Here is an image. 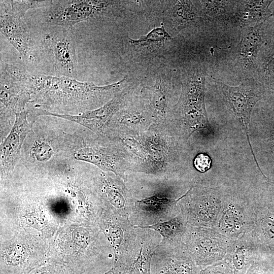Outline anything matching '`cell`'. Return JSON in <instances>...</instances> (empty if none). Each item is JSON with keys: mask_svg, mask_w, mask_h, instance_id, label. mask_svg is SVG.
Returning a JSON list of instances; mask_svg holds the SVG:
<instances>
[{"mask_svg": "<svg viewBox=\"0 0 274 274\" xmlns=\"http://www.w3.org/2000/svg\"><path fill=\"white\" fill-rule=\"evenodd\" d=\"M35 108L59 114L98 108L124 89L127 78L105 86L65 77L33 75Z\"/></svg>", "mask_w": 274, "mask_h": 274, "instance_id": "cell-1", "label": "cell"}, {"mask_svg": "<svg viewBox=\"0 0 274 274\" xmlns=\"http://www.w3.org/2000/svg\"><path fill=\"white\" fill-rule=\"evenodd\" d=\"M170 178L153 176L149 185H143L140 191L129 190L133 206L129 219L135 227L150 226L170 220L180 214L175 187Z\"/></svg>", "mask_w": 274, "mask_h": 274, "instance_id": "cell-2", "label": "cell"}, {"mask_svg": "<svg viewBox=\"0 0 274 274\" xmlns=\"http://www.w3.org/2000/svg\"><path fill=\"white\" fill-rule=\"evenodd\" d=\"M172 131L168 124H153L144 132L132 133L142 149L137 172L170 178L176 148Z\"/></svg>", "mask_w": 274, "mask_h": 274, "instance_id": "cell-3", "label": "cell"}, {"mask_svg": "<svg viewBox=\"0 0 274 274\" xmlns=\"http://www.w3.org/2000/svg\"><path fill=\"white\" fill-rule=\"evenodd\" d=\"M207 70L204 63H197L182 73L181 94L172 110L174 118L182 124H203L207 121L204 104Z\"/></svg>", "mask_w": 274, "mask_h": 274, "instance_id": "cell-4", "label": "cell"}, {"mask_svg": "<svg viewBox=\"0 0 274 274\" xmlns=\"http://www.w3.org/2000/svg\"><path fill=\"white\" fill-rule=\"evenodd\" d=\"M120 2L115 1H48L43 9L48 24L72 28L79 22L109 14Z\"/></svg>", "mask_w": 274, "mask_h": 274, "instance_id": "cell-5", "label": "cell"}, {"mask_svg": "<svg viewBox=\"0 0 274 274\" xmlns=\"http://www.w3.org/2000/svg\"><path fill=\"white\" fill-rule=\"evenodd\" d=\"M1 102L15 113L25 110L33 94V75L22 67L1 63Z\"/></svg>", "mask_w": 274, "mask_h": 274, "instance_id": "cell-6", "label": "cell"}, {"mask_svg": "<svg viewBox=\"0 0 274 274\" xmlns=\"http://www.w3.org/2000/svg\"><path fill=\"white\" fill-rule=\"evenodd\" d=\"M211 79L221 91L232 113L242 124L247 136L251 114L256 103L264 98L263 93L257 82L253 78L242 80L237 86H232L211 77Z\"/></svg>", "mask_w": 274, "mask_h": 274, "instance_id": "cell-7", "label": "cell"}, {"mask_svg": "<svg viewBox=\"0 0 274 274\" xmlns=\"http://www.w3.org/2000/svg\"><path fill=\"white\" fill-rule=\"evenodd\" d=\"M271 17L255 25L242 29L238 42L231 54L242 80L253 78L257 55L267 38Z\"/></svg>", "mask_w": 274, "mask_h": 274, "instance_id": "cell-8", "label": "cell"}, {"mask_svg": "<svg viewBox=\"0 0 274 274\" xmlns=\"http://www.w3.org/2000/svg\"><path fill=\"white\" fill-rule=\"evenodd\" d=\"M55 76L75 79L77 73L76 41L71 28L59 27L44 39Z\"/></svg>", "mask_w": 274, "mask_h": 274, "instance_id": "cell-9", "label": "cell"}, {"mask_svg": "<svg viewBox=\"0 0 274 274\" xmlns=\"http://www.w3.org/2000/svg\"><path fill=\"white\" fill-rule=\"evenodd\" d=\"M130 95V89H124L100 107L76 114H55L37 108L33 112L36 116H52L67 120L101 133L108 128L115 115L129 101Z\"/></svg>", "mask_w": 274, "mask_h": 274, "instance_id": "cell-10", "label": "cell"}, {"mask_svg": "<svg viewBox=\"0 0 274 274\" xmlns=\"http://www.w3.org/2000/svg\"><path fill=\"white\" fill-rule=\"evenodd\" d=\"M76 159L93 164L105 172H111L125 182L131 165L127 154L119 146L116 148L100 146L86 147L75 154Z\"/></svg>", "mask_w": 274, "mask_h": 274, "instance_id": "cell-11", "label": "cell"}, {"mask_svg": "<svg viewBox=\"0 0 274 274\" xmlns=\"http://www.w3.org/2000/svg\"><path fill=\"white\" fill-rule=\"evenodd\" d=\"M106 232L114 252V266H124L135 245L137 228L128 217L115 213Z\"/></svg>", "mask_w": 274, "mask_h": 274, "instance_id": "cell-12", "label": "cell"}, {"mask_svg": "<svg viewBox=\"0 0 274 274\" xmlns=\"http://www.w3.org/2000/svg\"><path fill=\"white\" fill-rule=\"evenodd\" d=\"M142 95L131 97L113 117L111 123L117 129L138 133L147 130L154 124L149 101Z\"/></svg>", "mask_w": 274, "mask_h": 274, "instance_id": "cell-13", "label": "cell"}, {"mask_svg": "<svg viewBox=\"0 0 274 274\" xmlns=\"http://www.w3.org/2000/svg\"><path fill=\"white\" fill-rule=\"evenodd\" d=\"M1 32L25 59L32 56V37L23 18L13 13L5 1H1Z\"/></svg>", "mask_w": 274, "mask_h": 274, "instance_id": "cell-14", "label": "cell"}, {"mask_svg": "<svg viewBox=\"0 0 274 274\" xmlns=\"http://www.w3.org/2000/svg\"><path fill=\"white\" fill-rule=\"evenodd\" d=\"M172 83L170 71L161 66L156 73L154 84L142 90V93L149 101L154 124H167Z\"/></svg>", "mask_w": 274, "mask_h": 274, "instance_id": "cell-15", "label": "cell"}, {"mask_svg": "<svg viewBox=\"0 0 274 274\" xmlns=\"http://www.w3.org/2000/svg\"><path fill=\"white\" fill-rule=\"evenodd\" d=\"M162 21L177 32L191 26L205 27L199 1L165 2Z\"/></svg>", "mask_w": 274, "mask_h": 274, "instance_id": "cell-16", "label": "cell"}, {"mask_svg": "<svg viewBox=\"0 0 274 274\" xmlns=\"http://www.w3.org/2000/svg\"><path fill=\"white\" fill-rule=\"evenodd\" d=\"M253 78L260 86L264 98L274 101V16L266 41L257 55Z\"/></svg>", "mask_w": 274, "mask_h": 274, "instance_id": "cell-17", "label": "cell"}, {"mask_svg": "<svg viewBox=\"0 0 274 274\" xmlns=\"http://www.w3.org/2000/svg\"><path fill=\"white\" fill-rule=\"evenodd\" d=\"M28 113L26 110L15 113L14 125L1 145V166L5 171H11L14 168L24 140L30 130L31 125L27 120Z\"/></svg>", "mask_w": 274, "mask_h": 274, "instance_id": "cell-18", "label": "cell"}, {"mask_svg": "<svg viewBox=\"0 0 274 274\" xmlns=\"http://www.w3.org/2000/svg\"><path fill=\"white\" fill-rule=\"evenodd\" d=\"M150 274H196V270L184 248L164 250L158 247L152 257Z\"/></svg>", "mask_w": 274, "mask_h": 274, "instance_id": "cell-19", "label": "cell"}, {"mask_svg": "<svg viewBox=\"0 0 274 274\" xmlns=\"http://www.w3.org/2000/svg\"><path fill=\"white\" fill-rule=\"evenodd\" d=\"M140 227L148 228L157 231L161 237L158 247L164 250L184 248L189 230L181 214L163 222Z\"/></svg>", "mask_w": 274, "mask_h": 274, "instance_id": "cell-20", "label": "cell"}, {"mask_svg": "<svg viewBox=\"0 0 274 274\" xmlns=\"http://www.w3.org/2000/svg\"><path fill=\"white\" fill-rule=\"evenodd\" d=\"M261 111L259 132L263 164L274 174V101H267Z\"/></svg>", "mask_w": 274, "mask_h": 274, "instance_id": "cell-21", "label": "cell"}, {"mask_svg": "<svg viewBox=\"0 0 274 274\" xmlns=\"http://www.w3.org/2000/svg\"><path fill=\"white\" fill-rule=\"evenodd\" d=\"M273 1H237L235 18L237 26L243 28L273 16Z\"/></svg>", "mask_w": 274, "mask_h": 274, "instance_id": "cell-22", "label": "cell"}, {"mask_svg": "<svg viewBox=\"0 0 274 274\" xmlns=\"http://www.w3.org/2000/svg\"><path fill=\"white\" fill-rule=\"evenodd\" d=\"M114 213L129 217L133 206V199L125 181L118 176L105 178L102 187Z\"/></svg>", "mask_w": 274, "mask_h": 274, "instance_id": "cell-23", "label": "cell"}, {"mask_svg": "<svg viewBox=\"0 0 274 274\" xmlns=\"http://www.w3.org/2000/svg\"><path fill=\"white\" fill-rule=\"evenodd\" d=\"M161 26L152 29L147 34L141 36L136 39L129 38L131 45L137 50L146 53H152L164 47L167 43L173 41L172 38L164 28L163 21Z\"/></svg>", "mask_w": 274, "mask_h": 274, "instance_id": "cell-24", "label": "cell"}, {"mask_svg": "<svg viewBox=\"0 0 274 274\" xmlns=\"http://www.w3.org/2000/svg\"><path fill=\"white\" fill-rule=\"evenodd\" d=\"M10 10L14 14L23 17L30 9L43 8L47 1H5Z\"/></svg>", "mask_w": 274, "mask_h": 274, "instance_id": "cell-25", "label": "cell"}, {"mask_svg": "<svg viewBox=\"0 0 274 274\" xmlns=\"http://www.w3.org/2000/svg\"><path fill=\"white\" fill-rule=\"evenodd\" d=\"M262 227L267 238L274 245V215L269 214L263 217Z\"/></svg>", "mask_w": 274, "mask_h": 274, "instance_id": "cell-26", "label": "cell"}, {"mask_svg": "<svg viewBox=\"0 0 274 274\" xmlns=\"http://www.w3.org/2000/svg\"><path fill=\"white\" fill-rule=\"evenodd\" d=\"M34 155L36 158L41 161L48 160L51 156V148L49 145L44 143L37 145L33 149Z\"/></svg>", "mask_w": 274, "mask_h": 274, "instance_id": "cell-27", "label": "cell"}, {"mask_svg": "<svg viewBox=\"0 0 274 274\" xmlns=\"http://www.w3.org/2000/svg\"><path fill=\"white\" fill-rule=\"evenodd\" d=\"M211 160L209 157L203 154L198 155L194 160L195 168L200 172H205L211 167Z\"/></svg>", "mask_w": 274, "mask_h": 274, "instance_id": "cell-28", "label": "cell"}, {"mask_svg": "<svg viewBox=\"0 0 274 274\" xmlns=\"http://www.w3.org/2000/svg\"><path fill=\"white\" fill-rule=\"evenodd\" d=\"M34 274H67L61 268L54 267H47L41 268L36 271Z\"/></svg>", "mask_w": 274, "mask_h": 274, "instance_id": "cell-29", "label": "cell"}, {"mask_svg": "<svg viewBox=\"0 0 274 274\" xmlns=\"http://www.w3.org/2000/svg\"><path fill=\"white\" fill-rule=\"evenodd\" d=\"M123 269V266H114L104 274H120Z\"/></svg>", "mask_w": 274, "mask_h": 274, "instance_id": "cell-30", "label": "cell"}, {"mask_svg": "<svg viewBox=\"0 0 274 274\" xmlns=\"http://www.w3.org/2000/svg\"><path fill=\"white\" fill-rule=\"evenodd\" d=\"M243 252L242 251H240L239 249L235 253L236 262L238 265H239V264H242V259L243 258Z\"/></svg>", "mask_w": 274, "mask_h": 274, "instance_id": "cell-31", "label": "cell"}, {"mask_svg": "<svg viewBox=\"0 0 274 274\" xmlns=\"http://www.w3.org/2000/svg\"><path fill=\"white\" fill-rule=\"evenodd\" d=\"M270 189H271V191H272V193L273 194V196H274V185L271 186V187L270 188Z\"/></svg>", "mask_w": 274, "mask_h": 274, "instance_id": "cell-32", "label": "cell"}]
</instances>
